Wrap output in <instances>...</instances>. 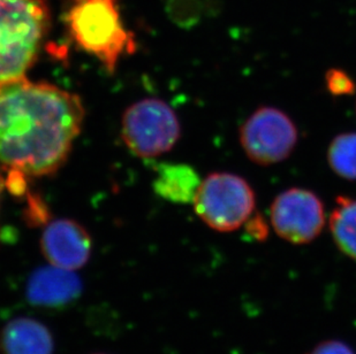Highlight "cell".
Returning <instances> with one entry per match:
<instances>
[{
	"mask_svg": "<svg viewBox=\"0 0 356 354\" xmlns=\"http://www.w3.org/2000/svg\"><path fill=\"white\" fill-rule=\"evenodd\" d=\"M84 120L78 94L27 77L0 85V167L26 177L54 174Z\"/></svg>",
	"mask_w": 356,
	"mask_h": 354,
	"instance_id": "6da1fadb",
	"label": "cell"
},
{
	"mask_svg": "<svg viewBox=\"0 0 356 354\" xmlns=\"http://www.w3.org/2000/svg\"><path fill=\"white\" fill-rule=\"evenodd\" d=\"M65 27L81 50L113 73L124 54L134 53L135 38L124 27L120 0H66Z\"/></svg>",
	"mask_w": 356,
	"mask_h": 354,
	"instance_id": "7a4b0ae2",
	"label": "cell"
},
{
	"mask_svg": "<svg viewBox=\"0 0 356 354\" xmlns=\"http://www.w3.org/2000/svg\"><path fill=\"white\" fill-rule=\"evenodd\" d=\"M50 26L47 0H0V85L26 77Z\"/></svg>",
	"mask_w": 356,
	"mask_h": 354,
	"instance_id": "3957f363",
	"label": "cell"
},
{
	"mask_svg": "<svg viewBox=\"0 0 356 354\" xmlns=\"http://www.w3.org/2000/svg\"><path fill=\"white\" fill-rule=\"evenodd\" d=\"M197 217L219 233H232L245 226L255 210V192L238 175L212 173L202 180L193 201Z\"/></svg>",
	"mask_w": 356,
	"mask_h": 354,
	"instance_id": "277c9868",
	"label": "cell"
},
{
	"mask_svg": "<svg viewBox=\"0 0 356 354\" xmlns=\"http://www.w3.org/2000/svg\"><path fill=\"white\" fill-rule=\"evenodd\" d=\"M181 128L175 110L164 101L148 98L124 112L121 136L128 149L140 158L166 153L180 138Z\"/></svg>",
	"mask_w": 356,
	"mask_h": 354,
	"instance_id": "5b68a950",
	"label": "cell"
},
{
	"mask_svg": "<svg viewBox=\"0 0 356 354\" xmlns=\"http://www.w3.org/2000/svg\"><path fill=\"white\" fill-rule=\"evenodd\" d=\"M238 141L249 160L271 166L291 157L299 141V131L284 110L262 106L241 124Z\"/></svg>",
	"mask_w": 356,
	"mask_h": 354,
	"instance_id": "8992f818",
	"label": "cell"
},
{
	"mask_svg": "<svg viewBox=\"0 0 356 354\" xmlns=\"http://www.w3.org/2000/svg\"><path fill=\"white\" fill-rule=\"evenodd\" d=\"M270 220L273 230L284 241L309 244L324 229L325 208L313 191L291 187L273 199Z\"/></svg>",
	"mask_w": 356,
	"mask_h": 354,
	"instance_id": "52a82bcc",
	"label": "cell"
},
{
	"mask_svg": "<svg viewBox=\"0 0 356 354\" xmlns=\"http://www.w3.org/2000/svg\"><path fill=\"white\" fill-rule=\"evenodd\" d=\"M40 248L49 264L75 271L90 259L91 238L76 221L58 219L47 224Z\"/></svg>",
	"mask_w": 356,
	"mask_h": 354,
	"instance_id": "ba28073f",
	"label": "cell"
},
{
	"mask_svg": "<svg viewBox=\"0 0 356 354\" xmlns=\"http://www.w3.org/2000/svg\"><path fill=\"white\" fill-rule=\"evenodd\" d=\"M82 294V282L74 271L54 264L40 267L27 282V299L38 307L60 308L74 303Z\"/></svg>",
	"mask_w": 356,
	"mask_h": 354,
	"instance_id": "9c48e42d",
	"label": "cell"
},
{
	"mask_svg": "<svg viewBox=\"0 0 356 354\" xmlns=\"http://www.w3.org/2000/svg\"><path fill=\"white\" fill-rule=\"evenodd\" d=\"M54 336L49 328L36 319L15 318L1 329V354H54Z\"/></svg>",
	"mask_w": 356,
	"mask_h": 354,
	"instance_id": "30bf717a",
	"label": "cell"
},
{
	"mask_svg": "<svg viewBox=\"0 0 356 354\" xmlns=\"http://www.w3.org/2000/svg\"><path fill=\"white\" fill-rule=\"evenodd\" d=\"M156 171V194L175 204H192L202 182L192 166L166 162L159 165Z\"/></svg>",
	"mask_w": 356,
	"mask_h": 354,
	"instance_id": "8fae6325",
	"label": "cell"
},
{
	"mask_svg": "<svg viewBox=\"0 0 356 354\" xmlns=\"http://www.w3.org/2000/svg\"><path fill=\"white\" fill-rule=\"evenodd\" d=\"M329 224L338 250L356 261V198L337 197Z\"/></svg>",
	"mask_w": 356,
	"mask_h": 354,
	"instance_id": "7c38bea8",
	"label": "cell"
},
{
	"mask_svg": "<svg viewBox=\"0 0 356 354\" xmlns=\"http://www.w3.org/2000/svg\"><path fill=\"white\" fill-rule=\"evenodd\" d=\"M326 158L334 174L356 180V133L337 135L330 143Z\"/></svg>",
	"mask_w": 356,
	"mask_h": 354,
	"instance_id": "4fadbf2b",
	"label": "cell"
},
{
	"mask_svg": "<svg viewBox=\"0 0 356 354\" xmlns=\"http://www.w3.org/2000/svg\"><path fill=\"white\" fill-rule=\"evenodd\" d=\"M326 90L333 97L352 96L356 92L355 81L341 68H330L325 73Z\"/></svg>",
	"mask_w": 356,
	"mask_h": 354,
	"instance_id": "5bb4252c",
	"label": "cell"
},
{
	"mask_svg": "<svg viewBox=\"0 0 356 354\" xmlns=\"http://www.w3.org/2000/svg\"><path fill=\"white\" fill-rule=\"evenodd\" d=\"M200 0H175L173 3V17L184 26H194L201 17Z\"/></svg>",
	"mask_w": 356,
	"mask_h": 354,
	"instance_id": "9a60e30c",
	"label": "cell"
},
{
	"mask_svg": "<svg viewBox=\"0 0 356 354\" xmlns=\"http://www.w3.org/2000/svg\"><path fill=\"white\" fill-rule=\"evenodd\" d=\"M245 226L249 236L256 241H266L269 235V227L261 214L252 213V217L245 221Z\"/></svg>",
	"mask_w": 356,
	"mask_h": 354,
	"instance_id": "2e32d148",
	"label": "cell"
},
{
	"mask_svg": "<svg viewBox=\"0 0 356 354\" xmlns=\"http://www.w3.org/2000/svg\"><path fill=\"white\" fill-rule=\"evenodd\" d=\"M308 354H355V352L345 342L330 339L319 343Z\"/></svg>",
	"mask_w": 356,
	"mask_h": 354,
	"instance_id": "e0dca14e",
	"label": "cell"
},
{
	"mask_svg": "<svg viewBox=\"0 0 356 354\" xmlns=\"http://www.w3.org/2000/svg\"><path fill=\"white\" fill-rule=\"evenodd\" d=\"M3 185H5V180L3 178H0V194H1V191H3Z\"/></svg>",
	"mask_w": 356,
	"mask_h": 354,
	"instance_id": "ac0fdd59",
	"label": "cell"
},
{
	"mask_svg": "<svg viewBox=\"0 0 356 354\" xmlns=\"http://www.w3.org/2000/svg\"><path fill=\"white\" fill-rule=\"evenodd\" d=\"M355 108H356V106H355Z\"/></svg>",
	"mask_w": 356,
	"mask_h": 354,
	"instance_id": "d6986e66",
	"label": "cell"
}]
</instances>
